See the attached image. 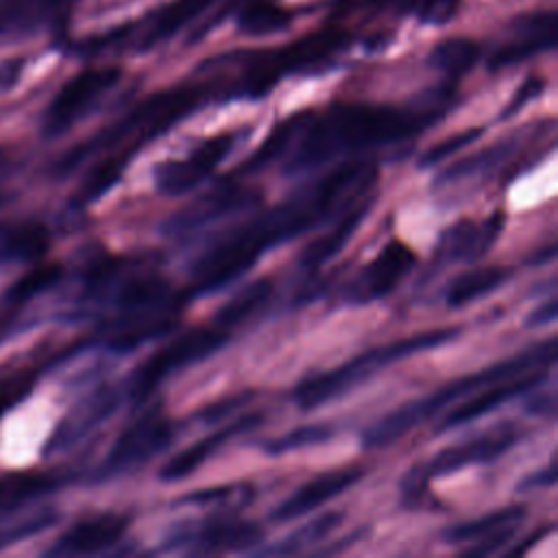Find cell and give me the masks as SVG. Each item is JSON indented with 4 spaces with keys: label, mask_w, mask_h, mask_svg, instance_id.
Masks as SVG:
<instances>
[{
    "label": "cell",
    "mask_w": 558,
    "mask_h": 558,
    "mask_svg": "<svg viewBox=\"0 0 558 558\" xmlns=\"http://www.w3.org/2000/svg\"><path fill=\"white\" fill-rule=\"evenodd\" d=\"M375 185L377 166L373 161H340L201 253L190 270V294H207L225 288L248 272L264 253L301 238L329 218L333 220L353 198Z\"/></svg>",
    "instance_id": "cell-1"
},
{
    "label": "cell",
    "mask_w": 558,
    "mask_h": 558,
    "mask_svg": "<svg viewBox=\"0 0 558 558\" xmlns=\"http://www.w3.org/2000/svg\"><path fill=\"white\" fill-rule=\"evenodd\" d=\"M442 113L440 102H432L427 109L342 102L325 111H303L286 172H307L338 157L405 142L432 126Z\"/></svg>",
    "instance_id": "cell-2"
},
{
    "label": "cell",
    "mask_w": 558,
    "mask_h": 558,
    "mask_svg": "<svg viewBox=\"0 0 558 558\" xmlns=\"http://www.w3.org/2000/svg\"><path fill=\"white\" fill-rule=\"evenodd\" d=\"M554 360H556V340L547 338V340L536 342L506 360L488 364L475 373L462 375L421 399H412V401L395 408L392 412H388L386 416H381L379 421L368 425L362 432V447H366V449L388 447V445L397 442L399 438H403L416 425L429 421L434 414L449 408L460 397L471 395L488 384H495V381H501V379H508V377L534 371V368H551Z\"/></svg>",
    "instance_id": "cell-3"
},
{
    "label": "cell",
    "mask_w": 558,
    "mask_h": 558,
    "mask_svg": "<svg viewBox=\"0 0 558 558\" xmlns=\"http://www.w3.org/2000/svg\"><path fill=\"white\" fill-rule=\"evenodd\" d=\"M458 333H460V327H440V329L418 331V333L397 338L392 342L366 349L336 368L312 373L305 379H301L294 386L292 399L305 412L316 410V408L347 395L349 390L364 384L366 379L375 377L390 364L412 357L416 353L438 349V347L451 342L453 338H458Z\"/></svg>",
    "instance_id": "cell-4"
},
{
    "label": "cell",
    "mask_w": 558,
    "mask_h": 558,
    "mask_svg": "<svg viewBox=\"0 0 558 558\" xmlns=\"http://www.w3.org/2000/svg\"><path fill=\"white\" fill-rule=\"evenodd\" d=\"M203 105V92L196 87H179L168 89L161 94H153L144 102H140L135 109H131L124 118H120L116 124L92 137V142L74 148L68 153L65 166L78 163L83 157H87L94 150H131L137 153L144 144L159 137L174 124H179L183 118L194 113Z\"/></svg>",
    "instance_id": "cell-5"
},
{
    "label": "cell",
    "mask_w": 558,
    "mask_h": 558,
    "mask_svg": "<svg viewBox=\"0 0 558 558\" xmlns=\"http://www.w3.org/2000/svg\"><path fill=\"white\" fill-rule=\"evenodd\" d=\"M229 333L231 331L220 329L214 323L181 331L161 349L153 351L146 360H142L129 375L131 399L135 403H144L146 399H150L172 373L214 355L229 340Z\"/></svg>",
    "instance_id": "cell-6"
},
{
    "label": "cell",
    "mask_w": 558,
    "mask_h": 558,
    "mask_svg": "<svg viewBox=\"0 0 558 558\" xmlns=\"http://www.w3.org/2000/svg\"><path fill=\"white\" fill-rule=\"evenodd\" d=\"M264 541V527L257 521L235 514H211L194 527H179L166 538L168 549L192 554H229L244 551Z\"/></svg>",
    "instance_id": "cell-7"
},
{
    "label": "cell",
    "mask_w": 558,
    "mask_h": 558,
    "mask_svg": "<svg viewBox=\"0 0 558 558\" xmlns=\"http://www.w3.org/2000/svg\"><path fill=\"white\" fill-rule=\"evenodd\" d=\"M235 135L220 133L196 144L181 159H163L153 168L155 190L161 196H181L198 187L233 150Z\"/></svg>",
    "instance_id": "cell-8"
},
{
    "label": "cell",
    "mask_w": 558,
    "mask_h": 558,
    "mask_svg": "<svg viewBox=\"0 0 558 558\" xmlns=\"http://www.w3.org/2000/svg\"><path fill=\"white\" fill-rule=\"evenodd\" d=\"M519 438H521V432L514 423L510 421L497 423L473 438H464L460 442L442 447L427 462H421L418 469L427 480H434L449 473H458L466 466L488 464L506 456L519 442Z\"/></svg>",
    "instance_id": "cell-9"
},
{
    "label": "cell",
    "mask_w": 558,
    "mask_h": 558,
    "mask_svg": "<svg viewBox=\"0 0 558 558\" xmlns=\"http://www.w3.org/2000/svg\"><path fill=\"white\" fill-rule=\"evenodd\" d=\"M174 434V421L168 418L159 408H150L140 418L129 423L118 436L107 456V469L122 473L126 469L146 464L172 445Z\"/></svg>",
    "instance_id": "cell-10"
},
{
    "label": "cell",
    "mask_w": 558,
    "mask_h": 558,
    "mask_svg": "<svg viewBox=\"0 0 558 558\" xmlns=\"http://www.w3.org/2000/svg\"><path fill=\"white\" fill-rule=\"evenodd\" d=\"M118 78H120V72L116 68L83 70L81 74L70 78L52 98L44 116L46 135L54 137L65 133L76 120H81L100 100V96L107 89H111V85Z\"/></svg>",
    "instance_id": "cell-11"
},
{
    "label": "cell",
    "mask_w": 558,
    "mask_h": 558,
    "mask_svg": "<svg viewBox=\"0 0 558 558\" xmlns=\"http://www.w3.org/2000/svg\"><path fill=\"white\" fill-rule=\"evenodd\" d=\"M414 266L416 253L403 240L386 242L379 253L353 277L347 290V301L364 305L386 299L399 288Z\"/></svg>",
    "instance_id": "cell-12"
},
{
    "label": "cell",
    "mask_w": 558,
    "mask_h": 558,
    "mask_svg": "<svg viewBox=\"0 0 558 558\" xmlns=\"http://www.w3.org/2000/svg\"><path fill=\"white\" fill-rule=\"evenodd\" d=\"M527 508L523 504L501 506L490 510L477 519L456 523L442 532V541L449 545L466 543L469 547L462 551L466 556H488L499 551L504 545L510 543L517 527L525 519Z\"/></svg>",
    "instance_id": "cell-13"
},
{
    "label": "cell",
    "mask_w": 558,
    "mask_h": 558,
    "mask_svg": "<svg viewBox=\"0 0 558 558\" xmlns=\"http://www.w3.org/2000/svg\"><path fill=\"white\" fill-rule=\"evenodd\" d=\"M264 423H266V412H262V410H253V412H246L238 418H231L229 423L220 425L218 429L209 432L207 436L198 438L196 442L187 445L185 449H181L172 458H168L159 466V473H157L159 480L161 482H179V480L190 477L209 458H214L229 440H233L235 436H244L248 432H255Z\"/></svg>",
    "instance_id": "cell-14"
},
{
    "label": "cell",
    "mask_w": 558,
    "mask_h": 558,
    "mask_svg": "<svg viewBox=\"0 0 558 558\" xmlns=\"http://www.w3.org/2000/svg\"><path fill=\"white\" fill-rule=\"evenodd\" d=\"M262 203V192L255 187H246L235 181V177L225 179L220 185L209 190L207 194L198 196L194 203L183 207L177 216L168 220L170 233H183L201 229L203 225H209L231 211L248 209Z\"/></svg>",
    "instance_id": "cell-15"
},
{
    "label": "cell",
    "mask_w": 558,
    "mask_h": 558,
    "mask_svg": "<svg viewBox=\"0 0 558 558\" xmlns=\"http://www.w3.org/2000/svg\"><path fill=\"white\" fill-rule=\"evenodd\" d=\"M506 227V211L495 209L484 220L462 218L449 225L436 244V257L440 262L477 264L484 259Z\"/></svg>",
    "instance_id": "cell-16"
},
{
    "label": "cell",
    "mask_w": 558,
    "mask_h": 558,
    "mask_svg": "<svg viewBox=\"0 0 558 558\" xmlns=\"http://www.w3.org/2000/svg\"><path fill=\"white\" fill-rule=\"evenodd\" d=\"M364 466H340L329 469L305 484H301L292 495H288L272 512L270 519L277 523H288L294 519H301L314 510H318L323 504L340 497L344 490H349L353 484H357L364 477Z\"/></svg>",
    "instance_id": "cell-17"
},
{
    "label": "cell",
    "mask_w": 558,
    "mask_h": 558,
    "mask_svg": "<svg viewBox=\"0 0 558 558\" xmlns=\"http://www.w3.org/2000/svg\"><path fill=\"white\" fill-rule=\"evenodd\" d=\"M549 368H534L495 384H488L480 390H475V395H471L466 401L453 405V410H449L445 414V418L436 425L438 432H447L453 427H460L464 423H471L493 410H497L499 405L508 403L514 397H521L525 392H530L532 388H536L541 381H545Z\"/></svg>",
    "instance_id": "cell-18"
},
{
    "label": "cell",
    "mask_w": 558,
    "mask_h": 558,
    "mask_svg": "<svg viewBox=\"0 0 558 558\" xmlns=\"http://www.w3.org/2000/svg\"><path fill=\"white\" fill-rule=\"evenodd\" d=\"M377 192L375 187L360 194L357 198H353L336 218L333 225L320 233L318 238H314L299 255V266L303 270L316 272L320 266H325L329 259H333L338 253H342V248L349 244V240L357 233L362 220L368 216L371 207L375 205Z\"/></svg>",
    "instance_id": "cell-19"
},
{
    "label": "cell",
    "mask_w": 558,
    "mask_h": 558,
    "mask_svg": "<svg viewBox=\"0 0 558 558\" xmlns=\"http://www.w3.org/2000/svg\"><path fill=\"white\" fill-rule=\"evenodd\" d=\"M129 517L118 512H98L85 517L59 536L57 551L68 556L100 554L120 543L129 530Z\"/></svg>",
    "instance_id": "cell-20"
},
{
    "label": "cell",
    "mask_w": 558,
    "mask_h": 558,
    "mask_svg": "<svg viewBox=\"0 0 558 558\" xmlns=\"http://www.w3.org/2000/svg\"><path fill=\"white\" fill-rule=\"evenodd\" d=\"M510 279V268L499 264H482L462 275H458L445 290V301L449 307H462L482 296L495 292Z\"/></svg>",
    "instance_id": "cell-21"
},
{
    "label": "cell",
    "mask_w": 558,
    "mask_h": 558,
    "mask_svg": "<svg viewBox=\"0 0 558 558\" xmlns=\"http://www.w3.org/2000/svg\"><path fill=\"white\" fill-rule=\"evenodd\" d=\"M2 255L20 262H41L50 248V231L39 220L9 225L0 240Z\"/></svg>",
    "instance_id": "cell-22"
},
{
    "label": "cell",
    "mask_w": 558,
    "mask_h": 558,
    "mask_svg": "<svg viewBox=\"0 0 558 558\" xmlns=\"http://www.w3.org/2000/svg\"><path fill=\"white\" fill-rule=\"evenodd\" d=\"M272 281L270 279H255L246 283L242 290H238L227 303H222L214 314V325L220 329L231 331L235 325L253 316L272 294Z\"/></svg>",
    "instance_id": "cell-23"
},
{
    "label": "cell",
    "mask_w": 558,
    "mask_h": 558,
    "mask_svg": "<svg viewBox=\"0 0 558 558\" xmlns=\"http://www.w3.org/2000/svg\"><path fill=\"white\" fill-rule=\"evenodd\" d=\"M301 113H294L286 120H281L279 124H275V129L266 135V140L248 155L246 161H242L238 168H235V174L233 177H240V174H251L259 168H266L270 166L272 161H277L288 148L290 144L294 142V133L299 129V122H301Z\"/></svg>",
    "instance_id": "cell-24"
},
{
    "label": "cell",
    "mask_w": 558,
    "mask_h": 558,
    "mask_svg": "<svg viewBox=\"0 0 558 558\" xmlns=\"http://www.w3.org/2000/svg\"><path fill=\"white\" fill-rule=\"evenodd\" d=\"M133 155L135 153H131V150L118 148L109 157L100 159L83 179V183L78 187V201L92 203V201H98L102 194H107L122 179Z\"/></svg>",
    "instance_id": "cell-25"
},
{
    "label": "cell",
    "mask_w": 558,
    "mask_h": 558,
    "mask_svg": "<svg viewBox=\"0 0 558 558\" xmlns=\"http://www.w3.org/2000/svg\"><path fill=\"white\" fill-rule=\"evenodd\" d=\"M344 519V512L329 510L318 517H314L310 523L299 525L294 532H290L281 543L266 549V554H296L305 551L316 543H323Z\"/></svg>",
    "instance_id": "cell-26"
},
{
    "label": "cell",
    "mask_w": 558,
    "mask_h": 558,
    "mask_svg": "<svg viewBox=\"0 0 558 558\" xmlns=\"http://www.w3.org/2000/svg\"><path fill=\"white\" fill-rule=\"evenodd\" d=\"M333 434H336V429L329 423H305V425L288 429L281 436L264 440L259 445V449L266 456H286V453L301 451V449H307V447L325 445L333 438Z\"/></svg>",
    "instance_id": "cell-27"
},
{
    "label": "cell",
    "mask_w": 558,
    "mask_h": 558,
    "mask_svg": "<svg viewBox=\"0 0 558 558\" xmlns=\"http://www.w3.org/2000/svg\"><path fill=\"white\" fill-rule=\"evenodd\" d=\"M255 495V488L251 484H227V486H214V488H201L194 493H185L177 499V504L185 506H218V508H242L246 506Z\"/></svg>",
    "instance_id": "cell-28"
},
{
    "label": "cell",
    "mask_w": 558,
    "mask_h": 558,
    "mask_svg": "<svg viewBox=\"0 0 558 558\" xmlns=\"http://www.w3.org/2000/svg\"><path fill=\"white\" fill-rule=\"evenodd\" d=\"M477 54H480V50L473 41H469V39H447V41H440L434 48L432 63L440 72L458 78V76H462L464 72L471 70Z\"/></svg>",
    "instance_id": "cell-29"
},
{
    "label": "cell",
    "mask_w": 558,
    "mask_h": 558,
    "mask_svg": "<svg viewBox=\"0 0 558 558\" xmlns=\"http://www.w3.org/2000/svg\"><path fill=\"white\" fill-rule=\"evenodd\" d=\"M54 486V480L41 473H11L0 477V508H9L13 504H20L22 499H28L33 495H39L44 490H50Z\"/></svg>",
    "instance_id": "cell-30"
},
{
    "label": "cell",
    "mask_w": 558,
    "mask_h": 558,
    "mask_svg": "<svg viewBox=\"0 0 558 558\" xmlns=\"http://www.w3.org/2000/svg\"><path fill=\"white\" fill-rule=\"evenodd\" d=\"M61 275H63L61 264H54V262L37 264L24 277H20V281H15V286L9 290V296L13 301L31 299L33 294H37V292L50 288L52 283H57L61 279Z\"/></svg>",
    "instance_id": "cell-31"
},
{
    "label": "cell",
    "mask_w": 558,
    "mask_h": 558,
    "mask_svg": "<svg viewBox=\"0 0 558 558\" xmlns=\"http://www.w3.org/2000/svg\"><path fill=\"white\" fill-rule=\"evenodd\" d=\"M482 133H484V126H473V129H464V131H460V133H456V135H451V137H447V140H442V142H438V144H434V146H429V148L421 155L418 166H421V168H432V166H436V163H440V161H445V159L458 155L460 150H464L466 146H471Z\"/></svg>",
    "instance_id": "cell-32"
},
{
    "label": "cell",
    "mask_w": 558,
    "mask_h": 558,
    "mask_svg": "<svg viewBox=\"0 0 558 558\" xmlns=\"http://www.w3.org/2000/svg\"><path fill=\"white\" fill-rule=\"evenodd\" d=\"M35 386V373L31 368H15L0 377V418L13 410Z\"/></svg>",
    "instance_id": "cell-33"
},
{
    "label": "cell",
    "mask_w": 558,
    "mask_h": 558,
    "mask_svg": "<svg viewBox=\"0 0 558 558\" xmlns=\"http://www.w3.org/2000/svg\"><path fill=\"white\" fill-rule=\"evenodd\" d=\"M253 397V390H242V392H235L227 399H220V401H214L205 408H201L194 418H198V423H218L222 418H227L229 414L238 412L242 405L248 403V399Z\"/></svg>",
    "instance_id": "cell-34"
},
{
    "label": "cell",
    "mask_w": 558,
    "mask_h": 558,
    "mask_svg": "<svg viewBox=\"0 0 558 558\" xmlns=\"http://www.w3.org/2000/svg\"><path fill=\"white\" fill-rule=\"evenodd\" d=\"M286 22H288V17H281V13H277L275 9L262 7V11H259V9L246 11V15L240 20V26H242L246 33L266 35V33H272V31L281 28Z\"/></svg>",
    "instance_id": "cell-35"
},
{
    "label": "cell",
    "mask_w": 558,
    "mask_h": 558,
    "mask_svg": "<svg viewBox=\"0 0 558 558\" xmlns=\"http://www.w3.org/2000/svg\"><path fill=\"white\" fill-rule=\"evenodd\" d=\"M543 81H538V78H530V81H525L519 89H517V94L512 96V100L506 105V109L501 111V120H506V118H512V116H517L530 100H534L541 92H543Z\"/></svg>",
    "instance_id": "cell-36"
},
{
    "label": "cell",
    "mask_w": 558,
    "mask_h": 558,
    "mask_svg": "<svg viewBox=\"0 0 558 558\" xmlns=\"http://www.w3.org/2000/svg\"><path fill=\"white\" fill-rule=\"evenodd\" d=\"M556 482V469H554V462H549L547 469L543 471H534L532 475L523 477L519 482V490H530V488H547V486H554Z\"/></svg>",
    "instance_id": "cell-37"
},
{
    "label": "cell",
    "mask_w": 558,
    "mask_h": 558,
    "mask_svg": "<svg viewBox=\"0 0 558 558\" xmlns=\"http://www.w3.org/2000/svg\"><path fill=\"white\" fill-rule=\"evenodd\" d=\"M556 318V296H549L547 301H543L538 307H534L527 316V327H543L549 325Z\"/></svg>",
    "instance_id": "cell-38"
},
{
    "label": "cell",
    "mask_w": 558,
    "mask_h": 558,
    "mask_svg": "<svg viewBox=\"0 0 558 558\" xmlns=\"http://www.w3.org/2000/svg\"><path fill=\"white\" fill-rule=\"evenodd\" d=\"M554 392H547V395H541V397H534L530 403H527V410L532 414H541V416H554Z\"/></svg>",
    "instance_id": "cell-39"
}]
</instances>
